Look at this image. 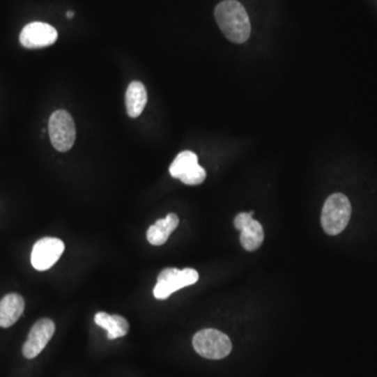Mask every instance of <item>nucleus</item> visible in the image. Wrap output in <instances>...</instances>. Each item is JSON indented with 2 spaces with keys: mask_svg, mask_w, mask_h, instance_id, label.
<instances>
[{
  "mask_svg": "<svg viewBox=\"0 0 377 377\" xmlns=\"http://www.w3.org/2000/svg\"><path fill=\"white\" fill-rule=\"evenodd\" d=\"M197 353L209 360H222L232 351V341L228 335L216 329H203L193 337Z\"/></svg>",
  "mask_w": 377,
  "mask_h": 377,
  "instance_id": "3",
  "label": "nucleus"
},
{
  "mask_svg": "<svg viewBox=\"0 0 377 377\" xmlns=\"http://www.w3.org/2000/svg\"><path fill=\"white\" fill-rule=\"evenodd\" d=\"M57 38V30L51 24L31 22L22 29L20 41L26 49H41L54 45Z\"/></svg>",
  "mask_w": 377,
  "mask_h": 377,
  "instance_id": "8",
  "label": "nucleus"
},
{
  "mask_svg": "<svg viewBox=\"0 0 377 377\" xmlns=\"http://www.w3.org/2000/svg\"><path fill=\"white\" fill-rule=\"evenodd\" d=\"M147 91L143 83L139 81L131 82L126 91V108L128 116L132 118L141 116L147 104Z\"/></svg>",
  "mask_w": 377,
  "mask_h": 377,
  "instance_id": "12",
  "label": "nucleus"
},
{
  "mask_svg": "<svg viewBox=\"0 0 377 377\" xmlns=\"http://www.w3.org/2000/svg\"><path fill=\"white\" fill-rule=\"evenodd\" d=\"M253 215L254 212L238 214L234 220L235 226H236L237 230L243 231V229L253 220Z\"/></svg>",
  "mask_w": 377,
  "mask_h": 377,
  "instance_id": "15",
  "label": "nucleus"
},
{
  "mask_svg": "<svg viewBox=\"0 0 377 377\" xmlns=\"http://www.w3.org/2000/svg\"><path fill=\"white\" fill-rule=\"evenodd\" d=\"M55 324L49 318H41L31 329L22 352L29 360L36 357L47 347L55 333Z\"/></svg>",
  "mask_w": 377,
  "mask_h": 377,
  "instance_id": "9",
  "label": "nucleus"
},
{
  "mask_svg": "<svg viewBox=\"0 0 377 377\" xmlns=\"http://www.w3.org/2000/svg\"><path fill=\"white\" fill-rule=\"evenodd\" d=\"M170 174L189 185H201L207 177L205 169L199 164V157L192 151L179 153L170 166Z\"/></svg>",
  "mask_w": 377,
  "mask_h": 377,
  "instance_id": "6",
  "label": "nucleus"
},
{
  "mask_svg": "<svg viewBox=\"0 0 377 377\" xmlns=\"http://www.w3.org/2000/svg\"><path fill=\"white\" fill-rule=\"evenodd\" d=\"M179 220L176 214H169L164 220H158L148 229L147 239L152 245H162L173 231L178 226Z\"/></svg>",
  "mask_w": 377,
  "mask_h": 377,
  "instance_id": "11",
  "label": "nucleus"
},
{
  "mask_svg": "<svg viewBox=\"0 0 377 377\" xmlns=\"http://www.w3.org/2000/svg\"><path fill=\"white\" fill-rule=\"evenodd\" d=\"M63 252V241L47 237L35 243L31 255V262L35 270L45 272L60 259Z\"/></svg>",
  "mask_w": 377,
  "mask_h": 377,
  "instance_id": "7",
  "label": "nucleus"
},
{
  "mask_svg": "<svg viewBox=\"0 0 377 377\" xmlns=\"http://www.w3.org/2000/svg\"><path fill=\"white\" fill-rule=\"evenodd\" d=\"M24 311V300L18 293H9L0 300V327L15 324Z\"/></svg>",
  "mask_w": 377,
  "mask_h": 377,
  "instance_id": "10",
  "label": "nucleus"
},
{
  "mask_svg": "<svg viewBox=\"0 0 377 377\" xmlns=\"http://www.w3.org/2000/svg\"><path fill=\"white\" fill-rule=\"evenodd\" d=\"M350 216H351V203L349 199L341 193H335L325 201L321 222L327 234L335 236L345 230L349 222Z\"/></svg>",
  "mask_w": 377,
  "mask_h": 377,
  "instance_id": "2",
  "label": "nucleus"
},
{
  "mask_svg": "<svg viewBox=\"0 0 377 377\" xmlns=\"http://www.w3.org/2000/svg\"><path fill=\"white\" fill-rule=\"evenodd\" d=\"M215 20L224 36L234 43H245L251 35V22L245 7L237 0H224L215 9Z\"/></svg>",
  "mask_w": 377,
  "mask_h": 377,
  "instance_id": "1",
  "label": "nucleus"
},
{
  "mask_svg": "<svg viewBox=\"0 0 377 377\" xmlns=\"http://www.w3.org/2000/svg\"><path fill=\"white\" fill-rule=\"evenodd\" d=\"M264 240L263 228L260 222L253 220L247 226L243 229L240 235V243L243 249L249 252L256 251L261 247Z\"/></svg>",
  "mask_w": 377,
  "mask_h": 377,
  "instance_id": "14",
  "label": "nucleus"
},
{
  "mask_svg": "<svg viewBox=\"0 0 377 377\" xmlns=\"http://www.w3.org/2000/svg\"><path fill=\"white\" fill-rule=\"evenodd\" d=\"M199 275L193 268H164L157 277V284L153 289L156 299L164 300L170 297L174 291L183 287L190 286L199 281Z\"/></svg>",
  "mask_w": 377,
  "mask_h": 377,
  "instance_id": "4",
  "label": "nucleus"
},
{
  "mask_svg": "<svg viewBox=\"0 0 377 377\" xmlns=\"http://www.w3.org/2000/svg\"><path fill=\"white\" fill-rule=\"evenodd\" d=\"M49 132L56 150L68 151L76 141V126L72 116L63 109L54 112L49 121Z\"/></svg>",
  "mask_w": 377,
  "mask_h": 377,
  "instance_id": "5",
  "label": "nucleus"
},
{
  "mask_svg": "<svg viewBox=\"0 0 377 377\" xmlns=\"http://www.w3.org/2000/svg\"><path fill=\"white\" fill-rule=\"evenodd\" d=\"M66 16H68V18H72V16H74V12H72V11L68 12V14H66Z\"/></svg>",
  "mask_w": 377,
  "mask_h": 377,
  "instance_id": "16",
  "label": "nucleus"
},
{
  "mask_svg": "<svg viewBox=\"0 0 377 377\" xmlns=\"http://www.w3.org/2000/svg\"><path fill=\"white\" fill-rule=\"evenodd\" d=\"M95 322L98 326L107 331L108 339L125 337L129 331L128 322L121 316H110L106 312H98L95 316Z\"/></svg>",
  "mask_w": 377,
  "mask_h": 377,
  "instance_id": "13",
  "label": "nucleus"
}]
</instances>
